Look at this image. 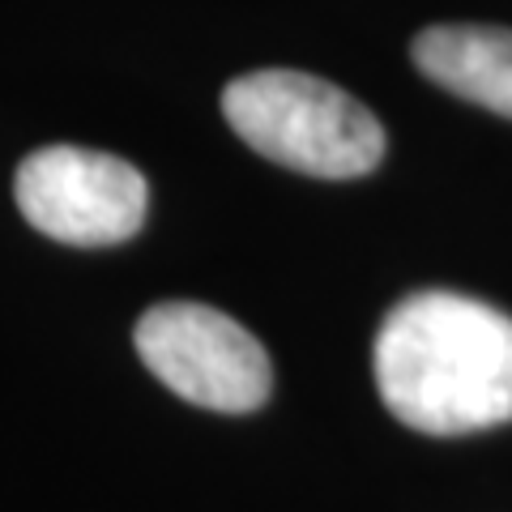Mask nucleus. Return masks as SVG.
Masks as SVG:
<instances>
[{"instance_id": "obj_1", "label": "nucleus", "mask_w": 512, "mask_h": 512, "mask_svg": "<svg viewBox=\"0 0 512 512\" xmlns=\"http://www.w3.org/2000/svg\"><path fill=\"white\" fill-rule=\"evenodd\" d=\"M389 414L423 436L512 419V316L457 291H419L384 316L372 350Z\"/></svg>"}, {"instance_id": "obj_5", "label": "nucleus", "mask_w": 512, "mask_h": 512, "mask_svg": "<svg viewBox=\"0 0 512 512\" xmlns=\"http://www.w3.org/2000/svg\"><path fill=\"white\" fill-rule=\"evenodd\" d=\"M419 73L466 103L512 120V30L504 26H427L410 43Z\"/></svg>"}, {"instance_id": "obj_3", "label": "nucleus", "mask_w": 512, "mask_h": 512, "mask_svg": "<svg viewBox=\"0 0 512 512\" xmlns=\"http://www.w3.org/2000/svg\"><path fill=\"white\" fill-rule=\"evenodd\" d=\"M137 355L171 393L218 414L256 410L274 384L265 346L205 303H154L137 320Z\"/></svg>"}, {"instance_id": "obj_4", "label": "nucleus", "mask_w": 512, "mask_h": 512, "mask_svg": "<svg viewBox=\"0 0 512 512\" xmlns=\"http://www.w3.org/2000/svg\"><path fill=\"white\" fill-rule=\"evenodd\" d=\"M18 210L35 231L73 248H111L141 231L150 205L133 163L82 146H43L18 167Z\"/></svg>"}, {"instance_id": "obj_2", "label": "nucleus", "mask_w": 512, "mask_h": 512, "mask_svg": "<svg viewBox=\"0 0 512 512\" xmlns=\"http://www.w3.org/2000/svg\"><path fill=\"white\" fill-rule=\"evenodd\" d=\"M222 116L261 158L316 180H355L384 158L380 120L316 73L256 69L235 77L222 90Z\"/></svg>"}]
</instances>
